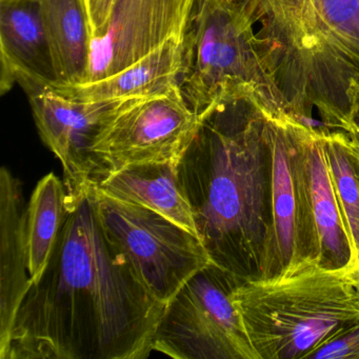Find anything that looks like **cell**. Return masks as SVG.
<instances>
[{
  "label": "cell",
  "instance_id": "1",
  "mask_svg": "<svg viewBox=\"0 0 359 359\" xmlns=\"http://www.w3.org/2000/svg\"><path fill=\"white\" fill-rule=\"evenodd\" d=\"M165 306L109 241L92 184L67 192L49 264L22 299L0 359L148 358Z\"/></svg>",
  "mask_w": 359,
  "mask_h": 359
},
{
  "label": "cell",
  "instance_id": "2",
  "mask_svg": "<svg viewBox=\"0 0 359 359\" xmlns=\"http://www.w3.org/2000/svg\"><path fill=\"white\" fill-rule=\"evenodd\" d=\"M269 115L254 86H226L177 163L210 260L241 281L262 278L272 226Z\"/></svg>",
  "mask_w": 359,
  "mask_h": 359
},
{
  "label": "cell",
  "instance_id": "3",
  "mask_svg": "<svg viewBox=\"0 0 359 359\" xmlns=\"http://www.w3.org/2000/svg\"><path fill=\"white\" fill-rule=\"evenodd\" d=\"M281 114L313 129L352 131L359 96V0H232Z\"/></svg>",
  "mask_w": 359,
  "mask_h": 359
},
{
  "label": "cell",
  "instance_id": "4",
  "mask_svg": "<svg viewBox=\"0 0 359 359\" xmlns=\"http://www.w3.org/2000/svg\"><path fill=\"white\" fill-rule=\"evenodd\" d=\"M259 359H304L359 320V266L327 271L306 262L285 276L243 281L233 291Z\"/></svg>",
  "mask_w": 359,
  "mask_h": 359
},
{
  "label": "cell",
  "instance_id": "5",
  "mask_svg": "<svg viewBox=\"0 0 359 359\" xmlns=\"http://www.w3.org/2000/svg\"><path fill=\"white\" fill-rule=\"evenodd\" d=\"M232 83L254 86L271 115L287 118L258 60L251 22L232 0H194L184 34L182 96L199 115Z\"/></svg>",
  "mask_w": 359,
  "mask_h": 359
},
{
  "label": "cell",
  "instance_id": "6",
  "mask_svg": "<svg viewBox=\"0 0 359 359\" xmlns=\"http://www.w3.org/2000/svg\"><path fill=\"white\" fill-rule=\"evenodd\" d=\"M243 281L208 264L168 302L153 351L176 359H259L232 293Z\"/></svg>",
  "mask_w": 359,
  "mask_h": 359
},
{
  "label": "cell",
  "instance_id": "7",
  "mask_svg": "<svg viewBox=\"0 0 359 359\" xmlns=\"http://www.w3.org/2000/svg\"><path fill=\"white\" fill-rule=\"evenodd\" d=\"M100 224L147 289L168 304L180 287L212 264L197 235L148 208L98 192Z\"/></svg>",
  "mask_w": 359,
  "mask_h": 359
},
{
  "label": "cell",
  "instance_id": "8",
  "mask_svg": "<svg viewBox=\"0 0 359 359\" xmlns=\"http://www.w3.org/2000/svg\"><path fill=\"white\" fill-rule=\"evenodd\" d=\"M198 125L199 115L187 104L178 85L115 100L102 115L92 146L102 178L132 165H177Z\"/></svg>",
  "mask_w": 359,
  "mask_h": 359
},
{
  "label": "cell",
  "instance_id": "9",
  "mask_svg": "<svg viewBox=\"0 0 359 359\" xmlns=\"http://www.w3.org/2000/svg\"><path fill=\"white\" fill-rule=\"evenodd\" d=\"M291 154L297 195L299 264L315 262L327 271L359 266L332 186L323 149V130L290 121Z\"/></svg>",
  "mask_w": 359,
  "mask_h": 359
},
{
  "label": "cell",
  "instance_id": "10",
  "mask_svg": "<svg viewBox=\"0 0 359 359\" xmlns=\"http://www.w3.org/2000/svg\"><path fill=\"white\" fill-rule=\"evenodd\" d=\"M194 0H113L108 20L91 37L83 83L102 81L184 35Z\"/></svg>",
  "mask_w": 359,
  "mask_h": 359
},
{
  "label": "cell",
  "instance_id": "11",
  "mask_svg": "<svg viewBox=\"0 0 359 359\" xmlns=\"http://www.w3.org/2000/svg\"><path fill=\"white\" fill-rule=\"evenodd\" d=\"M15 81L28 96L41 140L62 161L67 192H81L96 184L102 170L92 146L102 115L113 102L72 100L28 75H16Z\"/></svg>",
  "mask_w": 359,
  "mask_h": 359
},
{
  "label": "cell",
  "instance_id": "12",
  "mask_svg": "<svg viewBox=\"0 0 359 359\" xmlns=\"http://www.w3.org/2000/svg\"><path fill=\"white\" fill-rule=\"evenodd\" d=\"M27 210L22 182L4 167L0 171V352L9 341L16 313L32 285Z\"/></svg>",
  "mask_w": 359,
  "mask_h": 359
},
{
  "label": "cell",
  "instance_id": "13",
  "mask_svg": "<svg viewBox=\"0 0 359 359\" xmlns=\"http://www.w3.org/2000/svg\"><path fill=\"white\" fill-rule=\"evenodd\" d=\"M289 118L269 115L272 150V226L260 280L285 276L299 266L297 253V195L292 165Z\"/></svg>",
  "mask_w": 359,
  "mask_h": 359
},
{
  "label": "cell",
  "instance_id": "14",
  "mask_svg": "<svg viewBox=\"0 0 359 359\" xmlns=\"http://www.w3.org/2000/svg\"><path fill=\"white\" fill-rule=\"evenodd\" d=\"M0 39L1 93L11 90L18 74L43 85H58L39 0L0 3Z\"/></svg>",
  "mask_w": 359,
  "mask_h": 359
},
{
  "label": "cell",
  "instance_id": "15",
  "mask_svg": "<svg viewBox=\"0 0 359 359\" xmlns=\"http://www.w3.org/2000/svg\"><path fill=\"white\" fill-rule=\"evenodd\" d=\"M95 187L106 196L148 208L197 235L192 210L175 163L129 165L107 174Z\"/></svg>",
  "mask_w": 359,
  "mask_h": 359
},
{
  "label": "cell",
  "instance_id": "16",
  "mask_svg": "<svg viewBox=\"0 0 359 359\" xmlns=\"http://www.w3.org/2000/svg\"><path fill=\"white\" fill-rule=\"evenodd\" d=\"M182 62L184 35H178L112 76L94 83L52 87L66 97L86 102H114L151 95L180 86Z\"/></svg>",
  "mask_w": 359,
  "mask_h": 359
},
{
  "label": "cell",
  "instance_id": "17",
  "mask_svg": "<svg viewBox=\"0 0 359 359\" xmlns=\"http://www.w3.org/2000/svg\"><path fill=\"white\" fill-rule=\"evenodd\" d=\"M57 86L81 85L87 79L91 28L85 0H39Z\"/></svg>",
  "mask_w": 359,
  "mask_h": 359
},
{
  "label": "cell",
  "instance_id": "18",
  "mask_svg": "<svg viewBox=\"0 0 359 359\" xmlns=\"http://www.w3.org/2000/svg\"><path fill=\"white\" fill-rule=\"evenodd\" d=\"M66 188L54 173L46 175L31 195L27 210L29 270L32 283L43 276L65 216Z\"/></svg>",
  "mask_w": 359,
  "mask_h": 359
},
{
  "label": "cell",
  "instance_id": "19",
  "mask_svg": "<svg viewBox=\"0 0 359 359\" xmlns=\"http://www.w3.org/2000/svg\"><path fill=\"white\" fill-rule=\"evenodd\" d=\"M323 149L332 186L346 232L359 259V180L344 131L323 130Z\"/></svg>",
  "mask_w": 359,
  "mask_h": 359
},
{
  "label": "cell",
  "instance_id": "20",
  "mask_svg": "<svg viewBox=\"0 0 359 359\" xmlns=\"http://www.w3.org/2000/svg\"><path fill=\"white\" fill-rule=\"evenodd\" d=\"M304 359H359V320L327 338Z\"/></svg>",
  "mask_w": 359,
  "mask_h": 359
},
{
  "label": "cell",
  "instance_id": "21",
  "mask_svg": "<svg viewBox=\"0 0 359 359\" xmlns=\"http://www.w3.org/2000/svg\"><path fill=\"white\" fill-rule=\"evenodd\" d=\"M89 15L91 37L106 24L112 7L113 0H85Z\"/></svg>",
  "mask_w": 359,
  "mask_h": 359
},
{
  "label": "cell",
  "instance_id": "22",
  "mask_svg": "<svg viewBox=\"0 0 359 359\" xmlns=\"http://www.w3.org/2000/svg\"><path fill=\"white\" fill-rule=\"evenodd\" d=\"M350 142L359 148V96L355 100L352 110V131L348 134Z\"/></svg>",
  "mask_w": 359,
  "mask_h": 359
},
{
  "label": "cell",
  "instance_id": "23",
  "mask_svg": "<svg viewBox=\"0 0 359 359\" xmlns=\"http://www.w3.org/2000/svg\"><path fill=\"white\" fill-rule=\"evenodd\" d=\"M348 146H350L351 154H352L353 161H354L357 177H358L359 180V148L352 144V142H350V138H348Z\"/></svg>",
  "mask_w": 359,
  "mask_h": 359
},
{
  "label": "cell",
  "instance_id": "24",
  "mask_svg": "<svg viewBox=\"0 0 359 359\" xmlns=\"http://www.w3.org/2000/svg\"><path fill=\"white\" fill-rule=\"evenodd\" d=\"M12 1H20V0H0V3H12Z\"/></svg>",
  "mask_w": 359,
  "mask_h": 359
}]
</instances>
